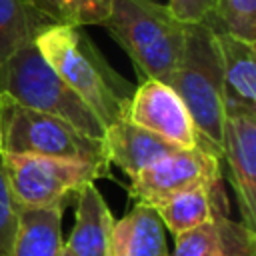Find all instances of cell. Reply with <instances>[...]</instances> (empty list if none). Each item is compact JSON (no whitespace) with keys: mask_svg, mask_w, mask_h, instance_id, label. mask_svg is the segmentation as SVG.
Listing matches in <instances>:
<instances>
[{"mask_svg":"<svg viewBox=\"0 0 256 256\" xmlns=\"http://www.w3.org/2000/svg\"><path fill=\"white\" fill-rule=\"evenodd\" d=\"M106 256H168L166 228L150 204L134 206L114 220Z\"/></svg>","mask_w":256,"mask_h":256,"instance_id":"7c38bea8","label":"cell"},{"mask_svg":"<svg viewBox=\"0 0 256 256\" xmlns=\"http://www.w3.org/2000/svg\"><path fill=\"white\" fill-rule=\"evenodd\" d=\"M166 6L184 24H206L214 12L216 0H168Z\"/></svg>","mask_w":256,"mask_h":256,"instance_id":"44dd1931","label":"cell"},{"mask_svg":"<svg viewBox=\"0 0 256 256\" xmlns=\"http://www.w3.org/2000/svg\"><path fill=\"white\" fill-rule=\"evenodd\" d=\"M60 256H72V254H70V252H68V250H66V248H64V250H62V254H60Z\"/></svg>","mask_w":256,"mask_h":256,"instance_id":"603a6c76","label":"cell"},{"mask_svg":"<svg viewBox=\"0 0 256 256\" xmlns=\"http://www.w3.org/2000/svg\"><path fill=\"white\" fill-rule=\"evenodd\" d=\"M184 102L200 142L220 156L226 94L216 34L208 24H188L182 58L170 82Z\"/></svg>","mask_w":256,"mask_h":256,"instance_id":"3957f363","label":"cell"},{"mask_svg":"<svg viewBox=\"0 0 256 256\" xmlns=\"http://www.w3.org/2000/svg\"><path fill=\"white\" fill-rule=\"evenodd\" d=\"M220 160L238 198L240 222L256 230V108L226 106Z\"/></svg>","mask_w":256,"mask_h":256,"instance_id":"ba28073f","label":"cell"},{"mask_svg":"<svg viewBox=\"0 0 256 256\" xmlns=\"http://www.w3.org/2000/svg\"><path fill=\"white\" fill-rule=\"evenodd\" d=\"M34 44L52 70L90 106L104 126L124 118L132 88L108 66L82 26L48 24L34 38Z\"/></svg>","mask_w":256,"mask_h":256,"instance_id":"6da1fadb","label":"cell"},{"mask_svg":"<svg viewBox=\"0 0 256 256\" xmlns=\"http://www.w3.org/2000/svg\"><path fill=\"white\" fill-rule=\"evenodd\" d=\"M0 152H2V120H0Z\"/></svg>","mask_w":256,"mask_h":256,"instance_id":"7402d4cb","label":"cell"},{"mask_svg":"<svg viewBox=\"0 0 256 256\" xmlns=\"http://www.w3.org/2000/svg\"><path fill=\"white\" fill-rule=\"evenodd\" d=\"M2 160L18 208L64 206L86 184L110 174V166L56 156L2 152Z\"/></svg>","mask_w":256,"mask_h":256,"instance_id":"8992f818","label":"cell"},{"mask_svg":"<svg viewBox=\"0 0 256 256\" xmlns=\"http://www.w3.org/2000/svg\"><path fill=\"white\" fill-rule=\"evenodd\" d=\"M102 142L110 166L114 164L128 178H134L146 166L178 148L158 134L128 122L126 118L108 124Z\"/></svg>","mask_w":256,"mask_h":256,"instance_id":"8fae6325","label":"cell"},{"mask_svg":"<svg viewBox=\"0 0 256 256\" xmlns=\"http://www.w3.org/2000/svg\"><path fill=\"white\" fill-rule=\"evenodd\" d=\"M164 228L174 236L192 230L218 214H226V194L222 192V182L204 184L172 194L158 204H154Z\"/></svg>","mask_w":256,"mask_h":256,"instance_id":"5bb4252c","label":"cell"},{"mask_svg":"<svg viewBox=\"0 0 256 256\" xmlns=\"http://www.w3.org/2000/svg\"><path fill=\"white\" fill-rule=\"evenodd\" d=\"M50 22L26 0H0V66L34 38Z\"/></svg>","mask_w":256,"mask_h":256,"instance_id":"e0dca14e","label":"cell"},{"mask_svg":"<svg viewBox=\"0 0 256 256\" xmlns=\"http://www.w3.org/2000/svg\"><path fill=\"white\" fill-rule=\"evenodd\" d=\"M18 226V204L10 192V184L4 170V160L0 152V256H10Z\"/></svg>","mask_w":256,"mask_h":256,"instance_id":"ffe728a7","label":"cell"},{"mask_svg":"<svg viewBox=\"0 0 256 256\" xmlns=\"http://www.w3.org/2000/svg\"><path fill=\"white\" fill-rule=\"evenodd\" d=\"M102 26L130 56L142 80L168 84L184 50L186 26L156 0H112Z\"/></svg>","mask_w":256,"mask_h":256,"instance_id":"7a4b0ae2","label":"cell"},{"mask_svg":"<svg viewBox=\"0 0 256 256\" xmlns=\"http://www.w3.org/2000/svg\"><path fill=\"white\" fill-rule=\"evenodd\" d=\"M218 182H222L220 156L200 144L194 148H176L146 166L130 178L128 196L134 202L154 206L182 190Z\"/></svg>","mask_w":256,"mask_h":256,"instance_id":"52a82bcc","label":"cell"},{"mask_svg":"<svg viewBox=\"0 0 256 256\" xmlns=\"http://www.w3.org/2000/svg\"><path fill=\"white\" fill-rule=\"evenodd\" d=\"M168 256H256V230L218 214L174 236V250Z\"/></svg>","mask_w":256,"mask_h":256,"instance_id":"30bf717a","label":"cell"},{"mask_svg":"<svg viewBox=\"0 0 256 256\" xmlns=\"http://www.w3.org/2000/svg\"><path fill=\"white\" fill-rule=\"evenodd\" d=\"M54 24L92 26L102 24L112 0H26Z\"/></svg>","mask_w":256,"mask_h":256,"instance_id":"ac0fdd59","label":"cell"},{"mask_svg":"<svg viewBox=\"0 0 256 256\" xmlns=\"http://www.w3.org/2000/svg\"><path fill=\"white\" fill-rule=\"evenodd\" d=\"M112 224L114 216L96 182L86 184L76 194L74 226L64 248L72 256H106Z\"/></svg>","mask_w":256,"mask_h":256,"instance_id":"4fadbf2b","label":"cell"},{"mask_svg":"<svg viewBox=\"0 0 256 256\" xmlns=\"http://www.w3.org/2000/svg\"><path fill=\"white\" fill-rule=\"evenodd\" d=\"M64 206L18 208V226L10 256H60Z\"/></svg>","mask_w":256,"mask_h":256,"instance_id":"2e32d148","label":"cell"},{"mask_svg":"<svg viewBox=\"0 0 256 256\" xmlns=\"http://www.w3.org/2000/svg\"><path fill=\"white\" fill-rule=\"evenodd\" d=\"M206 24L216 32L256 44V0H216Z\"/></svg>","mask_w":256,"mask_h":256,"instance_id":"d6986e66","label":"cell"},{"mask_svg":"<svg viewBox=\"0 0 256 256\" xmlns=\"http://www.w3.org/2000/svg\"><path fill=\"white\" fill-rule=\"evenodd\" d=\"M0 120L2 152L56 156L110 166L100 138L80 132L58 116L24 108L0 96Z\"/></svg>","mask_w":256,"mask_h":256,"instance_id":"5b68a950","label":"cell"},{"mask_svg":"<svg viewBox=\"0 0 256 256\" xmlns=\"http://www.w3.org/2000/svg\"><path fill=\"white\" fill-rule=\"evenodd\" d=\"M0 96L24 108L58 116L92 138H104L102 120L52 70L34 42L0 66Z\"/></svg>","mask_w":256,"mask_h":256,"instance_id":"277c9868","label":"cell"},{"mask_svg":"<svg viewBox=\"0 0 256 256\" xmlns=\"http://www.w3.org/2000/svg\"><path fill=\"white\" fill-rule=\"evenodd\" d=\"M226 106L256 108V44L216 32Z\"/></svg>","mask_w":256,"mask_h":256,"instance_id":"9a60e30c","label":"cell"},{"mask_svg":"<svg viewBox=\"0 0 256 256\" xmlns=\"http://www.w3.org/2000/svg\"><path fill=\"white\" fill-rule=\"evenodd\" d=\"M124 118L178 148H194L202 144L184 102L170 84L142 80L130 94Z\"/></svg>","mask_w":256,"mask_h":256,"instance_id":"9c48e42d","label":"cell"}]
</instances>
